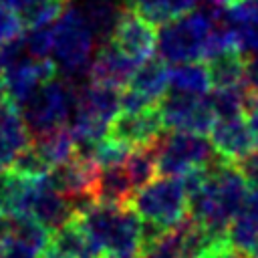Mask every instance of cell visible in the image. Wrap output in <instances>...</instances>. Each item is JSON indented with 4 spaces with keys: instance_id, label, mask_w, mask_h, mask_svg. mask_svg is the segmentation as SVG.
<instances>
[{
    "instance_id": "cell-26",
    "label": "cell",
    "mask_w": 258,
    "mask_h": 258,
    "mask_svg": "<svg viewBox=\"0 0 258 258\" xmlns=\"http://www.w3.org/2000/svg\"><path fill=\"white\" fill-rule=\"evenodd\" d=\"M123 167L135 189L149 183L153 177H157V143L131 149L123 161Z\"/></svg>"
},
{
    "instance_id": "cell-33",
    "label": "cell",
    "mask_w": 258,
    "mask_h": 258,
    "mask_svg": "<svg viewBox=\"0 0 258 258\" xmlns=\"http://www.w3.org/2000/svg\"><path fill=\"white\" fill-rule=\"evenodd\" d=\"M222 10V16L232 26L258 24V0H232Z\"/></svg>"
},
{
    "instance_id": "cell-31",
    "label": "cell",
    "mask_w": 258,
    "mask_h": 258,
    "mask_svg": "<svg viewBox=\"0 0 258 258\" xmlns=\"http://www.w3.org/2000/svg\"><path fill=\"white\" fill-rule=\"evenodd\" d=\"M14 171L18 173H24V175H30V177H36V175H46L50 171V165L46 163V159L40 155V151L36 149V145L32 143V139L12 157L10 165Z\"/></svg>"
},
{
    "instance_id": "cell-38",
    "label": "cell",
    "mask_w": 258,
    "mask_h": 258,
    "mask_svg": "<svg viewBox=\"0 0 258 258\" xmlns=\"http://www.w3.org/2000/svg\"><path fill=\"white\" fill-rule=\"evenodd\" d=\"M36 256L38 254H34L26 246H22L18 242H12V240H6L0 246V258H36Z\"/></svg>"
},
{
    "instance_id": "cell-44",
    "label": "cell",
    "mask_w": 258,
    "mask_h": 258,
    "mask_svg": "<svg viewBox=\"0 0 258 258\" xmlns=\"http://www.w3.org/2000/svg\"><path fill=\"white\" fill-rule=\"evenodd\" d=\"M36 258H60V256H56L54 252H50L48 248H44V250H42V252H40V254H38Z\"/></svg>"
},
{
    "instance_id": "cell-16",
    "label": "cell",
    "mask_w": 258,
    "mask_h": 258,
    "mask_svg": "<svg viewBox=\"0 0 258 258\" xmlns=\"http://www.w3.org/2000/svg\"><path fill=\"white\" fill-rule=\"evenodd\" d=\"M36 177L14 171L12 167L0 169V214L6 218L30 216L32 198L36 191Z\"/></svg>"
},
{
    "instance_id": "cell-2",
    "label": "cell",
    "mask_w": 258,
    "mask_h": 258,
    "mask_svg": "<svg viewBox=\"0 0 258 258\" xmlns=\"http://www.w3.org/2000/svg\"><path fill=\"white\" fill-rule=\"evenodd\" d=\"M95 36L85 22L79 8H64L52 28V54L56 69L60 67L64 79L79 87L85 83L89 62L95 52Z\"/></svg>"
},
{
    "instance_id": "cell-8",
    "label": "cell",
    "mask_w": 258,
    "mask_h": 258,
    "mask_svg": "<svg viewBox=\"0 0 258 258\" xmlns=\"http://www.w3.org/2000/svg\"><path fill=\"white\" fill-rule=\"evenodd\" d=\"M163 127L169 131H189L208 135L216 115L208 103V97L200 95H185L169 91L157 103Z\"/></svg>"
},
{
    "instance_id": "cell-20",
    "label": "cell",
    "mask_w": 258,
    "mask_h": 258,
    "mask_svg": "<svg viewBox=\"0 0 258 258\" xmlns=\"http://www.w3.org/2000/svg\"><path fill=\"white\" fill-rule=\"evenodd\" d=\"M30 141V133L20 117V111L10 103L0 107V163L8 167L12 157Z\"/></svg>"
},
{
    "instance_id": "cell-30",
    "label": "cell",
    "mask_w": 258,
    "mask_h": 258,
    "mask_svg": "<svg viewBox=\"0 0 258 258\" xmlns=\"http://www.w3.org/2000/svg\"><path fill=\"white\" fill-rule=\"evenodd\" d=\"M208 103L216 115V119H228L238 117L246 109V87H226V89H214V93L206 95Z\"/></svg>"
},
{
    "instance_id": "cell-5",
    "label": "cell",
    "mask_w": 258,
    "mask_h": 258,
    "mask_svg": "<svg viewBox=\"0 0 258 258\" xmlns=\"http://www.w3.org/2000/svg\"><path fill=\"white\" fill-rule=\"evenodd\" d=\"M75 107V87L62 77L42 83L34 95L20 107V117L28 133L40 135L54 127L67 125Z\"/></svg>"
},
{
    "instance_id": "cell-34",
    "label": "cell",
    "mask_w": 258,
    "mask_h": 258,
    "mask_svg": "<svg viewBox=\"0 0 258 258\" xmlns=\"http://www.w3.org/2000/svg\"><path fill=\"white\" fill-rule=\"evenodd\" d=\"M22 32H24V26H22L18 14L0 4V44L22 36Z\"/></svg>"
},
{
    "instance_id": "cell-47",
    "label": "cell",
    "mask_w": 258,
    "mask_h": 258,
    "mask_svg": "<svg viewBox=\"0 0 258 258\" xmlns=\"http://www.w3.org/2000/svg\"><path fill=\"white\" fill-rule=\"evenodd\" d=\"M2 244H4V242H2ZM2 244H0V246H2Z\"/></svg>"
},
{
    "instance_id": "cell-35",
    "label": "cell",
    "mask_w": 258,
    "mask_h": 258,
    "mask_svg": "<svg viewBox=\"0 0 258 258\" xmlns=\"http://www.w3.org/2000/svg\"><path fill=\"white\" fill-rule=\"evenodd\" d=\"M234 165L238 173L244 177V181L248 183V187H258V145L252 147L240 159H236Z\"/></svg>"
},
{
    "instance_id": "cell-6",
    "label": "cell",
    "mask_w": 258,
    "mask_h": 258,
    "mask_svg": "<svg viewBox=\"0 0 258 258\" xmlns=\"http://www.w3.org/2000/svg\"><path fill=\"white\" fill-rule=\"evenodd\" d=\"M216 157L208 135L171 131L157 141V175L179 177L191 167L212 163Z\"/></svg>"
},
{
    "instance_id": "cell-39",
    "label": "cell",
    "mask_w": 258,
    "mask_h": 258,
    "mask_svg": "<svg viewBox=\"0 0 258 258\" xmlns=\"http://www.w3.org/2000/svg\"><path fill=\"white\" fill-rule=\"evenodd\" d=\"M244 87L252 93H258V54L246 60V71H244Z\"/></svg>"
},
{
    "instance_id": "cell-40",
    "label": "cell",
    "mask_w": 258,
    "mask_h": 258,
    "mask_svg": "<svg viewBox=\"0 0 258 258\" xmlns=\"http://www.w3.org/2000/svg\"><path fill=\"white\" fill-rule=\"evenodd\" d=\"M200 258H248V256L242 254V252H238L236 248H232L228 242H222V244L210 248V250H208L206 254H202Z\"/></svg>"
},
{
    "instance_id": "cell-28",
    "label": "cell",
    "mask_w": 258,
    "mask_h": 258,
    "mask_svg": "<svg viewBox=\"0 0 258 258\" xmlns=\"http://www.w3.org/2000/svg\"><path fill=\"white\" fill-rule=\"evenodd\" d=\"M64 8H67V0H30L18 12V18L24 30L50 26L64 12Z\"/></svg>"
},
{
    "instance_id": "cell-7",
    "label": "cell",
    "mask_w": 258,
    "mask_h": 258,
    "mask_svg": "<svg viewBox=\"0 0 258 258\" xmlns=\"http://www.w3.org/2000/svg\"><path fill=\"white\" fill-rule=\"evenodd\" d=\"M169 67L159 56L153 54L137 62L129 83L119 91V103L123 111H141L159 103L167 91Z\"/></svg>"
},
{
    "instance_id": "cell-17",
    "label": "cell",
    "mask_w": 258,
    "mask_h": 258,
    "mask_svg": "<svg viewBox=\"0 0 258 258\" xmlns=\"http://www.w3.org/2000/svg\"><path fill=\"white\" fill-rule=\"evenodd\" d=\"M30 216L36 222H40L46 230H54L75 216L71 202L52 187L48 173L38 175V179H36V191L32 198Z\"/></svg>"
},
{
    "instance_id": "cell-3",
    "label": "cell",
    "mask_w": 258,
    "mask_h": 258,
    "mask_svg": "<svg viewBox=\"0 0 258 258\" xmlns=\"http://www.w3.org/2000/svg\"><path fill=\"white\" fill-rule=\"evenodd\" d=\"M222 10H189L187 14L163 24L155 48L165 62L177 64L200 60L208 32L220 20Z\"/></svg>"
},
{
    "instance_id": "cell-19",
    "label": "cell",
    "mask_w": 258,
    "mask_h": 258,
    "mask_svg": "<svg viewBox=\"0 0 258 258\" xmlns=\"http://www.w3.org/2000/svg\"><path fill=\"white\" fill-rule=\"evenodd\" d=\"M133 191H135V187H133L123 163L99 167L95 185H93L95 202L111 204V206H125V204H129Z\"/></svg>"
},
{
    "instance_id": "cell-24",
    "label": "cell",
    "mask_w": 258,
    "mask_h": 258,
    "mask_svg": "<svg viewBox=\"0 0 258 258\" xmlns=\"http://www.w3.org/2000/svg\"><path fill=\"white\" fill-rule=\"evenodd\" d=\"M79 10L85 22L89 24L95 40L105 42L111 36L121 6L117 4V0H85L83 6H79Z\"/></svg>"
},
{
    "instance_id": "cell-22",
    "label": "cell",
    "mask_w": 258,
    "mask_h": 258,
    "mask_svg": "<svg viewBox=\"0 0 258 258\" xmlns=\"http://www.w3.org/2000/svg\"><path fill=\"white\" fill-rule=\"evenodd\" d=\"M30 139L36 145V149L40 151V155L46 159L50 169L58 163L69 161L75 155V137H73L69 125L54 127L50 131H44L40 135L30 137Z\"/></svg>"
},
{
    "instance_id": "cell-37",
    "label": "cell",
    "mask_w": 258,
    "mask_h": 258,
    "mask_svg": "<svg viewBox=\"0 0 258 258\" xmlns=\"http://www.w3.org/2000/svg\"><path fill=\"white\" fill-rule=\"evenodd\" d=\"M244 113H246V125H248L250 133H252V137L258 145V93H252V91L246 89V109H244Z\"/></svg>"
},
{
    "instance_id": "cell-43",
    "label": "cell",
    "mask_w": 258,
    "mask_h": 258,
    "mask_svg": "<svg viewBox=\"0 0 258 258\" xmlns=\"http://www.w3.org/2000/svg\"><path fill=\"white\" fill-rule=\"evenodd\" d=\"M8 99H6V87H4V81H2V75H0V107L6 105Z\"/></svg>"
},
{
    "instance_id": "cell-14",
    "label": "cell",
    "mask_w": 258,
    "mask_h": 258,
    "mask_svg": "<svg viewBox=\"0 0 258 258\" xmlns=\"http://www.w3.org/2000/svg\"><path fill=\"white\" fill-rule=\"evenodd\" d=\"M210 143L216 151L218 157L226 161H236L242 155H246L252 147H256V141L242 119L238 117H228V119H216L212 129H210Z\"/></svg>"
},
{
    "instance_id": "cell-15",
    "label": "cell",
    "mask_w": 258,
    "mask_h": 258,
    "mask_svg": "<svg viewBox=\"0 0 258 258\" xmlns=\"http://www.w3.org/2000/svg\"><path fill=\"white\" fill-rule=\"evenodd\" d=\"M46 248L60 258H103L101 246L89 236L77 216L50 230Z\"/></svg>"
},
{
    "instance_id": "cell-11",
    "label": "cell",
    "mask_w": 258,
    "mask_h": 258,
    "mask_svg": "<svg viewBox=\"0 0 258 258\" xmlns=\"http://www.w3.org/2000/svg\"><path fill=\"white\" fill-rule=\"evenodd\" d=\"M163 133H165V127H163L157 105L141 111H123V113L119 111L107 129L109 137L127 145L129 149L157 143Z\"/></svg>"
},
{
    "instance_id": "cell-25",
    "label": "cell",
    "mask_w": 258,
    "mask_h": 258,
    "mask_svg": "<svg viewBox=\"0 0 258 258\" xmlns=\"http://www.w3.org/2000/svg\"><path fill=\"white\" fill-rule=\"evenodd\" d=\"M196 2L198 0H133L131 8L153 26H163L194 10Z\"/></svg>"
},
{
    "instance_id": "cell-4",
    "label": "cell",
    "mask_w": 258,
    "mask_h": 258,
    "mask_svg": "<svg viewBox=\"0 0 258 258\" xmlns=\"http://www.w3.org/2000/svg\"><path fill=\"white\" fill-rule=\"evenodd\" d=\"M129 206L143 222L161 230L173 228L187 218V196L177 177H153L149 183L133 191Z\"/></svg>"
},
{
    "instance_id": "cell-9",
    "label": "cell",
    "mask_w": 258,
    "mask_h": 258,
    "mask_svg": "<svg viewBox=\"0 0 258 258\" xmlns=\"http://www.w3.org/2000/svg\"><path fill=\"white\" fill-rule=\"evenodd\" d=\"M107 40L115 44L131 60L141 62L153 54L157 44V30L151 22L139 16L131 6H125L121 8L117 22L111 30V36Z\"/></svg>"
},
{
    "instance_id": "cell-36",
    "label": "cell",
    "mask_w": 258,
    "mask_h": 258,
    "mask_svg": "<svg viewBox=\"0 0 258 258\" xmlns=\"http://www.w3.org/2000/svg\"><path fill=\"white\" fill-rule=\"evenodd\" d=\"M238 34V46L242 52H254L258 54V24L250 26H234Z\"/></svg>"
},
{
    "instance_id": "cell-12",
    "label": "cell",
    "mask_w": 258,
    "mask_h": 258,
    "mask_svg": "<svg viewBox=\"0 0 258 258\" xmlns=\"http://www.w3.org/2000/svg\"><path fill=\"white\" fill-rule=\"evenodd\" d=\"M135 67H137L135 60H131L115 44L105 40V42H101V46L97 48V52L93 54V58L89 62L87 81L121 91L129 83Z\"/></svg>"
},
{
    "instance_id": "cell-1",
    "label": "cell",
    "mask_w": 258,
    "mask_h": 258,
    "mask_svg": "<svg viewBox=\"0 0 258 258\" xmlns=\"http://www.w3.org/2000/svg\"><path fill=\"white\" fill-rule=\"evenodd\" d=\"M248 183L232 161L216 157L208 165L206 181L187 196V216L214 234L226 236L232 218L238 214Z\"/></svg>"
},
{
    "instance_id": "cell-32",
    "label": "cell",
    "mask_w": 258,
    "mask_h": 258,
    "mask_svg": "<svg viewBox=\"0 0 258 258\" xmlns=\"http://www.w3.org/2000/svg\"><path fill=\"white\" fill-rule=\"evenodd\" d=\"M22 46L32 58H48L52 54V28L40 26L22 32Z\"/></svg>"
},
{
    "instance_id": "cell-10",
    "label": "cell",
    "mask_w": 258,
    "mask_h": 258,
    "mask_svg": "<svg viewBox=\"0 0 258 258\" xmlns=\"http://www.w3.org/2000/svg\"><path fill=\"white\" fill-rule=\"evenodd\" d=\"M56 71L58 69L52 58H32L28 54L22 56L2 73L8 103L20 111V107L34 95V91L42 83L56 77Z\"/></svg>"
},
{
    "instance_id": "cell-46",
    "label": "cell",
    "mask_w": 258,
    "mask_h": 258,
    "mask_svg": "<svg viewBox=\"0 0 258 258\" xmlns=\"http://www.w3.org/2000/svg\"><path fill=\"white\" fill-rule=\"evenodd\" d=\"M0 169H2V163H0Z\"/></svg>"
},
{
    "instance_id": "cell-29",
    "label": "cell",
    "mask_w": 258,
    "mask_h": 258,
    "mask_svg": "<svg viewBox=\"0 0 258 258\" xmlns=\"http://www.w3.org/2000/svg\"><path fill=\"white\" fill-rule=\"evenodd\" d=\"M181 230L183 220L167 230H161L155 238L141 244L139 258H181Z\"/></svg>"
},
{
    "instance_id": "cell-21",
    "label": "cell",
    "mask_w": 258,
    "mask_h": 258,
    "mask_svg": "<svg viewBox=\"0 0 258 258\" xmlns=\"http://www.w3.org/2000/svg\"><path fill=\"white\" fill-rule=\"evenodd\" d=\"M206 71L210 77L212 89H226V87H240L244 85V71L246 58L240 50H228L208 58Z\"/></svg>"
},
{
    "instance_id": "cell-45",
    "label": "cell",
    "mask_w": 258,
    "mask_h": 258,
    "mask_svg": "<svg viewBox=\"0 0 258 258\" xmlns=\"http://www.w3.org/2000/svg\"><path fill=\"white\" fill-rule=\"evenodd\" d=\"M246 256H248V258H258V240L254 242V246L250 248V252H248Z\"/></svg>"
},
{
    "instance_id": "cell-41",
    "label": "cell",
    "mask_w": 258,
    "mask_h": 258,
    "mask_svg": "<svg viewBox=\"0 0 258 258\" xmlns=\"http://www.w3.org/2000/svg\"><path fill=\"white\" fill-rule=\"evenodd\" d=\"M28 2H30V0H0L2 6H6L8 10H12V12H16V14H18Z\"/></svg>"
},
{
    "instance_id": "cell-13",
    "label": "cell",
    "mask_w": 258,
    "mask_h": 258,
    "mask_svg": "<svg viewBox=\"0 0 258 258\" xmlns=\"http://www.w3.org/2000/svg\"><path fill=\"white\" fill-rule=\"evenodd\" d=\"M97 171L99 167L93 161L73 155L69 161L54 165L48 171V179L52 187L71 202V200L85 198V196L93 198V185H95Z\"/></svg>"
},
{
    "instance_id": "cell-42",
    "label": "cell",
    "mask_w": 258,
    "mask_h": 258,
    "mask_svg": "<svg viewBox=\"0 0 258 258\" xmlns=\"http://www.w3.org/2000/svg\"><path fill=\"white\" fill-rule=\"evenodd\" d=\"M6 240H8V220H6V216L0 214V244Z\"/></svg>"
},
{
    "instance_id": "cell-27",
    "label": "cell",
    "mask_w": 258,
    "mask_h": 258,
    "mask_svg": "<svg viewBox=\"0 0 258 258\" xmlns=\"http://www.w3.org/2000/svg\"><path fill=\"white\" fill-rule=\"evenodd\" d=\"M6 220H8V240L26 246L34 254H40L46 248L50 230H46L32 216H14Z\"/></svg>"
},
{
    "instance_id": "cell-23",
    "label": "cell",
    "mask_w": 258,
    "mask_h": 258,
    "mask_svg": "<svg viewBox=\"0 0 258 258\" xmlns=\"http://www.w3.org/2000/svg\"><path fill=\"white\" fill-rule=\"evenodd\" d=\"M167 89L175 93H185V95H200V97L208 95L212 85H210L206 64L198 60L177 62L173 69H169Z\"/></svg>"
},
{
    "instance_id": "cell-18",
    "label": "cell",
    "mask_w": 258,
    "mask_h": 258,
    "mask_svg": "<svg viewBox=\"0 0 258 258\" xmlns=\"http://www.w3.org/2000/svg\"><path fill=\"white\" fill-rule=\"evenodd\" d=\"M226 240L242 254H248L258 240V187H248L238 214L226 230Z\"/></svg>"
}]
</instances>
